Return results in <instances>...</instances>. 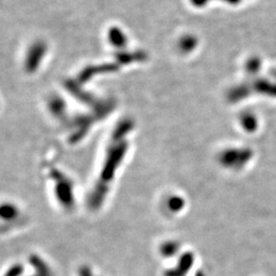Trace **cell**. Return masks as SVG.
<instances>
[{
  "mask_svg": "<svg viewBox=\"0 0 276 276\" xmlns=\"http://www.w3.org/2000/svg\"><path fill=\"white\" fill-rule=\"evenodd\" d=\"M184 199L181 196H172L168 200V208L172 212H179L183 209Z\"/></svg>",
  "mask_w": 276,
  "mask_h": 276,
  "instance_id": "30bf717a",
  "label": "cell"
},
{
  "mask_svg": "<svg viewBox=\"0 0 276 276\" xmlns=\"http://www.w3.org/2000/svg\"><path fill=\"white\" fill-rule=\"evenodd\" d=\"M53 181V193L61 209L71 211L75 206L74 182L67 175L59 170H53L48 175Z\"/></svg>",
  "mask_w": 276,
  "mask_h": 276,
  "instance_id": "6da1fadb",
  "label": "cell"
},
{
  "mask_svg": "<svg viewBox=\"0 0 276 276\" xmlns=\"http://www.w3.org/2000/svg\"><path fill=\"white\" fill-rule=\"evenodd\" d=\"M30 263L35 270V274L32 276H53L50 266L37 255H32Z\"/></svg>",
  "mask_w": 276,
  "mask_h": 276,
  "instance_id": "8992f818",
  "label": "cell"
},
{
  "mask_svg": "<svg viewBox=\"0 0 276 276\" xmlns=\"http://www.w3.org/2000/svg\"><path fill=\"white\" fill-rule=\"evenodd\" d=\"M22 272H23V266L20 264H17V265L12 266L8 270L6 276H21Z\"/></svg>",
  "mask_w": 276,
  "mask_h": 276,
  "instance_id": "8fae6325",
  "label": "cell"
},
{
  "mask_svg": "<svg viewBox=\"0 0 276 276\" xmlns=\"http://www.w3.org/2000/svg\"><path fill=\"white\" fill-rule=\"evenodd\" d=\"M262 65H263V61H262L261 57H259L257 55H253V56L249 57L245 63L246 72L249 75L256 77L259 74V72L261 71Z\"/></svg>",
  "mask_w": 276,
  "mask_h": 276,
  "instance_id": "52a82bcc",
  "label": "cell"
},
{
  "mask_svg": "<svg viewBox=\"0 0 276 276\" xmlns=\"http://www.w3.org/2000/svg\"><path fill=\"white\" fill-rule=\"evenodd\" d=\"M179 251L178 244L176 242H167L162 245L161 253L163 257H173Z\"/></svg>",
  "mask_w": 276,
  "mask_h": 276,
  "instance_id": "9c48e42d",
  "label": "cell"
},
{
  "mask_svg": "<svg viewBox=\"0 0 276 276\" xmlns=\"http://www.w3.org/2000/svg\"><path fill=\"white\" fill-rule=\"evenodd\" d=\"M253 93L254 91H253L251 83H242L239 85L234 86L230 90L228 94V98L232 102H239L250 97Z\"/></svg>",
  "mask_w": 276,
  "mask_h": 276,
  "instance_id": "277c9868",
  "label": "cell"
},
{
  "mask_svg": "<svg viewBox=\"0 0 276 276\" xmlns=\"http://www.w3.org/2000/svg\"><path fill=\"white\" fill-rule=\"evenodd\" d=\"M19 210L16 205L12 204V203H7V204H3L2 208V217L4 220L7 221H11L14 220L16 218H18L19 215Z\"/></svg>",
  "mask_w": 276,
  "mask_h": 276,
  "instance_id": "ba28073f",
  "label": "cell"
},
{
  "mask_svg": "<svg viewBox=\"0 0 276 276\" xmlns=\"http://www.w3.org/2000/svg\"><path fill=\"white\" fill-rule=\"evenodd\" d=\"M270 75H271V79L276 81V67L272 68V70L270 71Z\"/></svg>",
  "mask_w": 276,
  "mask_h": 276,
  "instance_id": "4fadbf2b",
  "label": "cell"
},
{
  "mask_svg": "<svg viewBox=\"0 0 276 276\" xmlns=\"http://www.w3.org/2000/svg\"><path fill=\"white\" fill-rule=\"evenodd\" d=\"M223 2H225L226 4L231 5V6H237V5L242 4L244 0H223Z\"/></svg>",
  "mask_w": 276,
  "mask_h": 276,
  "instance_id": "7c38bea8",
  "label": "cell"
},
{
  "mask_svg": "<svg viewBox=\"0 0 276 276\" xmlns=\"http://www.w3.org/2000/svg\"><path fill=\"white\" fill-rule=\"evenodd\" d=\"M253 157L254 152L250 148H230L221 152L218 160L225 169L240 171L251 162Z\"/></svg>",
  "mask_w": 276,
  "mask_h": 276,
  "instance_id": "7a4b0ae2",
  "label": "cell"
},
{
  "mask_svg": "<svg viewBox=\"0 0 276 276\" xmlns=\"http://www.w3.org/2000/svg\"><path fill=\"white\" fill-rule=\"evenodd\" d=\"M239 123L248 133H255L259 128V119L252 112H244L239 117Z\"/></svg>",
  "mask_w": 276,
  "mask_h": 276,
  "instance_id": "5b68a950",
  "label": "cell"
},
{
  "mask_svg": "<svg viewBox=\"0 0 276 276\" xmlns=\"http://www.w3.org/2000/svg\"><path fill=\"white\" fill-rule=\"evenodd\" d=\"M252 88L254 93L276 98V81L267 78H255L252 82Z\"/></svg>",
  "mask_w": 276,
  "mask_h": 276,
  "instance_id": "3957f363",
  "label": "cell"
}]
</instances>
